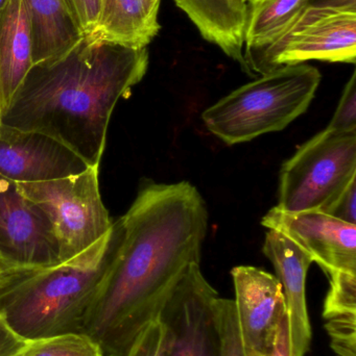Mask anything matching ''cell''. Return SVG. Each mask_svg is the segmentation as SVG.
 Here are the masks:
<instances>
[{"label":"cell","mask_w":356,"mask_h":356,"mask_svg":"<svg viewBox=\"0 0 356 356\" xmlns=\"http://www.w3.org/2000/svg\"><path fill=\"white\" fill-rule=\"evenodd\" d=\"M10 0H0V12L10 3Z\"/></svg>","instance_id":"cell-28"},{"label":"cell","mask_w":356,"mask_h":356,"mask_svg":"<svg viewBox=\"0 0 356 356\" xmlns=\"http://www.w3.org/2000/svg\"><path fill=\"white\" fill-rule=\"evenodd\" d=\"M355 179L356 131L325 129L282 165L276 207L286 213H325Z\"/></svg>","instance_id":"cell-6"},{"label":"cell","mask_w":356,"mask_h":356,"mask_svg":"<svg viewBox=\"0 0 356 356\" xmlns=\"http://www.w3.org/2000/svg\"><path fill=\"white\" fill-rule=\"evenodd\" d=\"M339 356V355H338Z\"/></svg>","instance_id":"cell-33"},{"label":"cell","mask_w":356,"mask_h":356,"mask_svg":"<svg viewBox=\"0 0 356 356\" xmlns=\"http://www.w3.org/2000/svg\"><path fill=\"white\" fill-rule=\"evenodd\" d=\"M0 319H1V317H0Z\"/></svg>","instance_id":"cell-32"},{"label":"cell","mask_w":356,"mask_h":356,"mask_svg":"<svg viewBox=\"0 0 356 356\" xmlns=\"http://www.w3.org/2000/svg\"><path fill=\"white\" fill-rule=\"evenodd\" d=\"M27 343L2 318L0 319V356H17L25 348Z\"/></svg>","instance_id":"cell-26"},{"label":"cell","mask_w":356,"mask_h":356,"mask_svg":"<svg viewBox=\"0 0 356 356\" xmlns=\"http://www.w3.org/2000/svg\"><path fill=\"white\" fill-rule=\"evenodd\" d=\"M263 253L275 268L286 303L291 356H305L311 343L307 303V277L313 259L290 238L269 229Z\"/></svg>","instance_id":"cell-13"},{"label":"cell","mask_w":356,"mask_h":356,"mask_svg":"<svg viewBox=\"0 0 356 356\" xmlns=\"http://www.w3.org/2000/svg\"><path fill=\"white\" fill-rule=\"evenodd\" d=\"M356 62V0H311L286 31L247 60L251 73L309 60Z\"/></svg>","instance_id":"cell-5"},{"label":"cell","mask_w":356,"mask_h":356,"mask_svg":"<svg viewBox=\"0 0 356 356\" xmlns=\"http://www.w3.org/2000/svg\"><path fill=\"white\" fill-rule=\"evenodd\" d=\"M148 67V47L86 35L62 58L31 67L0 122L49 136L100 167L113 110Z\"/></svg>","instance_id":"cell-2"},{"label":"cell","mask_w":356,"mask_h":356,"mask_svg":"<svg viewBox=\"0 0 356 356\" xmlns=\"http://www.w3.org/2000/svg\"><path fill=\"white\" fill-rule=\"evenodd\" d=\"M90 166L58 140L0 122V175L16 182H39L79 175Z\"/></svg>","instance_id":"cell-12"},{"label":"cell","mask_w":356,"mask_h":356,"mask_svg":"<svg viewBox=\"0 0 356 356\" xmlns=\"http://www.w3.org/2000/svg\"><path fill=\"white\" fill-rule=\"evenodd\" d=\"M326 129L336 131H356V72L343 92L336 113Z\"/></svg>","instance_id":"cell-23"},{"label":"cell","mask_w":356,"mask_h":356,"mask_svg":"<svg viewBox=\"0 0 356 356\" xmlns=\"http://www.w3.org/2000/svg\"><path fill=\"white\" fill-rule=\"evenodd\" d=\"M207 228L206 203L188 181L144 186L113 222L110 259L83 327L104 356L127 355L158 319L180 278L200 264Z\"/></svg>","instance_id":"cell-1"},{"label":"cell","mask_w":356,"mask_h":356,"mask_svg":"<svg viewBox=\"0 0 356 356\" xmlns=\"http://www.w3.org/2000/svg\"><path fill=\"white\" fill-rule=\"evenodd\" d=\"M328 277L330 289L324 303V319L356 317V274L336 273Z\"/></svg>","instance_id":"cell-20"},{"label":"cell","mask_w":356,"mask_h":356,"mask_svg":"<svg viewBox=\"0 0 356 356\" xmlns=\"http://www.w3.org/2000/svg\"><path fill=\"white\" fill-rule=\"evenodd\" d=\"M6 265L4 264L3 259H2L1 254H0V274L6 269Z\"/></svg>","instance_id":"cell-29"},{"label":"cell","mask_w":356,"mask_h":356,"mask_svg":"<svg viewBox=\"0 0 356 356\" xmlns=\"http://www.w3.org/2000/svg\"><path fill=\"white\" fill-rule=\"evenodd\" d=\"M77 26L85 35L95 29L100 13V0H63Z\"/></svg>","instance_id":"cell-24"},{"label":"cell","mask_w":356,"mask_h":356,"mask_svg":"<svg viewBox=\"0 0 356 356\" xmlns=\"http://www.w3.org/2000/svg\"><path fill=\"white\" fill-rule=\"evenodd\" d=\"M311 1L249 0L245 31L246 62L251 56L271 45Z\"/></svg>","instance_id":"cell-18"},{"label":"cell","mask_w":356,"mask_h":356,"mask_svg":"<svg viewBox=\"0 0 356 356\" xmlns=\"http://www.w3.org/2000/svg\"><path fill=\"white\" fill-rule=\"evenodd\" d=\"M148 1L152 2V3L155 4H160L161 0H148Z\"/></svg>","instance_id":"cell-30"},{"label":"cell","mask_w":356,"mask_h":356,"mask_svg":"<svg viewBox=\"0 0 356 356\" xmlns=\"http://www.w3.org/2000/svg\"><path fill=\"white\" fill-rule=\"evenodd\" d=\"M325 213L336 219L356 225V179L351 181Z\"/></svg>","instance_id":"cell-25"},{"label":"cell","mask_w":356,"mask_h":356,"mask_svg":"<svg viewBox=\"0 0 356 356\" xmlns=\"http://www.w3.org/2000/svg\"><path fill=\"white\" fill-rule=\"evenodd\" d=\"M219 299L200 264L190 265L159 314L167 334V356H225Z\"/></svg>","instance_id":"cell-8"},{"label":"cell","mask_w":356,"mask_h":356,"mask_svg":"<svg viewBox=\"0 0 356 356\" xmlns=\"http://www.w3.org/2000/svg\"><path fill=\"white\" fill-rule=\"evenodd\" d=\"M33 67L25 0H10L0 12V117Z\"/></svg>","instance_id":"cell-15"},{"label":"cell","mask_w":356,"mask_h":356,"mask_svg":"<svg viewBox=\"0 0 356 356\" xmlns=\"http://www.w3.org/2000/svg\"><path fill=\"white\" fill-rule=\"evenodd\" d=\"M261 224L294 242L328 276L356 274V225L324 211L286 213L273 207Z\"/></svg>","instance_id":"cell-9"},{"label":"cell","mask_w":356,"mask_h":356,"mask_svg":"<svg viewBox=\"0 0 356 356\" xmlns=\"http://www.w3.org/2000/svg\"><path fill=\"white\" fill-rule=\"evenodd\" d=\"M17 356H104V353L93 339L79 332L31 341Z\"/></svg>","instance_id":"cell-19"},{"label":"cell","mask_w":356,"mask_h":356,"mask_svg":"<svg viewBox=\"0 0 356 356\" xmlns=\"http://www.w3.org/2000/svg\"><path fill=\"white\" fill-rule=\"evenodd\" d=\"M322 75L307 64L279 67L204 111V124L228 145L282 131L307 112Z\"/></svg>","instance_id":"cell-4"},{"label":"cell","mask_w":356,"mask_h":356,"mask_svg":"<svg viewBox=\"0 0 356 356\" xmlns=\"http://www.w3.org/2000/svg\"><path fill=\"white\" fill-rule=\"evenodd\" d=\"M207 41L219 46L253 76L245 58L248 4L242 0H175Z\"/></svg>","instance_id":"cell-14"},{"label":"cell","mask_w":356,"mask_h":356,"mask_svg":"<svg viewBox=\"0 0 356 356\" xmlns=\"http://www.w3.org/2000/svg\"><path fill=\"white\" fill-rule=\"evenodd\" d=\"M270 356H291L290 339H288V318L282 320L281 325L278 330L275 346Z\"/></svg>","instance_id":"cell-27"},{"label":"cell","mask_w":356,"mask_h":356,"mask_svg":"<svg viewBox=\"0 0 356 356\" xmlns=\"http://www.w3.org/2000/svg\"><path fill=\"white\" fill-rule=\"evenodd\" d=\"M98 168L39 182H18L19 191L47 218L59 246L60 261H68L104 238L113 221L102 202Z\"/></svg>","instance_id":"cell-7"},{"label":"cell","mask_w":356,"mask_h":356,"mask_svg":"<svg viewBox=\"0 0 356 356\" xmlns=\"http://www.w3.org/2000/svg\"><path fill=\"white\" fill-rule=\"evenodd\" d=\"M25 3L33 66L62 58L85 38L63 0H25Z\"/></svg>","instance_id":"cell-16"},{"label":"cell","mask_w":356,"mask_h":356,"mask_svg":"<svg viewBox=\"0 0 356 356\" xmlns=\"http://www.w3.org/2000/svg\"><path fill=\"white\" fill-rule=\"evenodd\" d=\"M236 320L245 356H270L286 316V297L275 275L251 266L231 271Z\"/></svg>","instance_id":"cell-10"},{"label":"cell","mask_w":356,"mask_h":356,"mask_svg":"<svg viewBox=\"0 0 356 356\" xmlns=\"http://www.w3.org/2000/svg\"><path fill=\"white\" fill-rule=\"evenodd\" d=\"M125 356H167V334L158 319L140 334Z\"/></svg>","instance_id":"cell-22"},{"label":"cell","mask_w":356,"mask_h":356,"mask_svg":"<svg viewBox=\"0 0 356 356\" xmlns=\"http://www.w3.org/2000/svg\"><path fill=\"white\" fill-rule=\"evenodd\" d=\"M242 2H245V3H248L249 0H242Z\"/></svg>","instance_id":"cell-31"},{"label":"cell","mask_w":356,"mask_h":356,"mask_svg":"<svg viewBox=\"0 0 356 356\" xmlns=\"http://www.w3.org/2000/svg\"><path fill=\"white\" fill-rule=\"evenodd\" d=\"M0 254L8 268L61 263L58 243L47 218L22 196L16 182L1 175Z\"/></svg>","instance_id":"cell-11"},{"label":"cell","mask_w":356,"mask_h":356,"mask_svg":"<svg viewBox=\"0 0 356 356\" xmlns=\"http://www.w3.org/2000/svg\"><path fill=\"white\" fill-rule=\"evenodd\" d=\"M112 245L111 228L104 238L68 261L4 270L0 274V317L27 342L83 332Z\"/></svg>","instance_id":"cell-3"},{"label":"cell","mask_w":356,"mask_h":356,"mask_svg":"<svg viewBox=\"0 0 356 356\" xmlns=\"http://www.w3.org/2000/svg\"><path fill=\"white\" fill-rule=\"evenodd\" d=\"M217 309L225 345V356H245L240 342L234 301L219 297Z\"/></svg>","instance_id":"cell-21"},{"label":"cell","mask_w":356,"mask_h":356,"mask_svg":"<svg viewBox=\"0 0 356 356\" xmlns=\"http://www.w3.org/2000/svg\"><path fill=\"white\" fill-rule=\"evenodd\" d=\"M160 4L148 0H100L95 29L90 35L131 48H146L160 29Z\"/></svg>","instance_id":"cell-17"}]
</instances>
